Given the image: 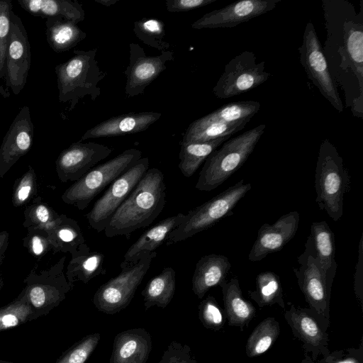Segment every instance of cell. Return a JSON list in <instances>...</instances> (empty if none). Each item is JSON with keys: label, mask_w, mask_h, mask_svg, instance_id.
<instances>
[{"label": "cell", "mask_w": 363, "mask_h": 363, "mask_svg": "<svg viewBox=\"0 0 363 363\" xmlns=\"http://www.w3.org/2000/svg\"><path fill=\"white\" fill-rule=\"evenodd\" d=\"M326 39L323 52L345 106L363 118V0L356 12L347 0H322Z\"/></svg>", "instance_id": "obj_1"}, {"label": "cell", "mask_w": 363, "mask_h": 363, "mask_svg": "<svg viewBox=\"0 0 363 363\" xmlns=\"http://www.w3.org/2000/svg\"><path fill=\"white\" fill-rule=\"evenodd\" d=\"M163 173L149 168L127 199L113 213L104 230L108 238L125 235L149 226L162 213L166 203Z\"/></svg>", "instance_id": "obj_2"}, {"label": "cell", "mask_w": 363, "mask_h": 363, "mask_svg": "<svg viewBox=\"0 0 363 363\" xmlns=\"http://www.w3.org/2000/svg\"><path fill=\"white\" fill-rule=\"evenodd\" d=\"M97 49L74 50L67 61L56 65L59 101L69 103V111L75 108L80 99L89 96L95 101L101 94L99 82L105 77L96 59Z\"/></svg>", "instance_id": "obj_3"}, {"label": "cell", "mask_w": 363, "mask_h": 363, "mask_svg": "<svg viewBox=\"0 0 363 363\" xmlns=\"http://www.w3.org/2000/svg\"><path fill=\"white\" fill-rule=\"evenodd\" d=\"M266 128L259 124L238 136L227 140L205 160L196 189L210 191L238 170L253 152Z\"/></svg>", "instance_id": "obj_4"}, {"label": "cell", "mask_w": 363, "mask_h": 363, "mask_svg": "<svg viewBox=\"0 0 363 363\" xmlns=\"http://www.w3.org/2000/svg\"><path fill=\"white\" fill-rule=\"evenodd\" d=\"M350 186V177L342 157L332 143L324 139L320 145L315 167V201L319 208L334 221L339 220L343 214L344 196Z\"/></svg>", "instance_id": "obj_5"}, {"label": "cell", "mask_w": 363, "mask_h": 363, "mask_svg": "<svg viewBox=\"0 0 363 363\" xmlns=\"http://www.w3.org/2000/svg\"><path fill=\"white\" fill-rule=\"evenodd\" d=\"M252 189L250 183L241 179L203 204L184 215L182 222L168 235L167 245L174 244L205 230L232 214L237 203Z\"/></svg>", "instance_id": "obj_6"}, {"label": "cell", "mask_w": 363, "mask_h": 363, "mask_svg": "<svg viewBox=\"0 0 363 363\" xmlns=\"http://www.w3.org/2000/svg\"><path fill=\"white\" fill-rule=\"evenodd\" d=\"M141 156L140 150L130 148L93 167L66 191L65 200L80 210L86 208L106 186L133 167Z\"/></svg>", "instance_id": "obj_7"}, {"label": "cell", "mask_w": 363, "mask_h": 363, "mask_svg": "<svg viewBox=\"0 0 363 363\" xmlns=\"http://www.w3.org/2000/svg\"><path fill=\"white\" fill-rule=\"evenodd\" d=\"M156 255L155 251L144 255L135 264L100 286L92 299L97 310L112 315L128 306Z\"/></svg>", "instance_id": "obj_8"}, {"label": "cell", "mask_w": 363, "mask_h": 363, "mask_svg": "<svg viewBox=\"0 0 363 363\" xmlns=\"http://www.w3.org/2000/svg\"><path fill=\"white\" fill-rule=\"evenodd\" d=\"M271 76L265 71V62H257L251 51H243L232 58L213 88L219 99H228L252 90Z\"/></svg>", "instance_id": "obj_9"}, {"label": "cell", "mask_w": 363, "mask_h": 363, "mask_svg": "<svg viewBox=\"0 0 363 363\" xmlns=\"http://www.w3.org/2000/svg\"><path fill=\"white\" fill-rule=\"evenodd\" d=\"M298 52L301 64L309 79L333 108L342 113L343 104L337 86L330 73L315 27L310 21L305 27L303 43Z\"/></svg>", "instance_id": "obj_10"}, {"label": "cell", "mask_w": 363, "mask_h": 363, "mask_svg": "<svg viewBox=\"0 0 363 363\" xmlns=\"http://www.w3.org/2000/svg\"><path fill=\"white\" fill-rule=\"evenodd\" d=\"M149 159L141 157L133 167L116 179L86 215L91 228L98 233L105 230L111 218L149 169Z\"/></svg>", "instance_id": "obj_11"}, {"label": "cell", "mask_w": 363, "mask_h": 363, "mask_svg": "<svg viewBox=\"0 0 363 363\" xmlns=\"http://www.w3.org/2000/svg\"><path fill=\"white\" fill-rule=\"evenodd\" d=\"M30 46L21 18L11 13V28L8 38L5 64V86L18 95L24 88L30 67Z\"/></svg>", "instance_id": "obj_12"}, {"label": "cell", "mask_w": 363, "mask_h": 363, "mask_svg": "<svg viewBox=\"0 0 363 363\" xmlns=\"http://www.w3.org/2000/svg\"><path fill=\"white\" fill-rule=\"evenodd\" d=\"M129 64L123 72L125 77V92L128 97L144 93L145 88L167 69V63L174 58L172 50H164L155 56H147L138 43L129 44Z\"/></svg>", "instance_id": "obj_13"}, {"label": "cell", "mask_w": 363, "mask_h": 363, "mask_svg": "<svg viewBox=\"0 0 363 363\" xmlns=\"http://www.w3.org/2000/svg\"><path fill=\"white\" fill-rule=\"evenodd\" d=\"M297 261L298 267L293 268L300 289L309 304L323 312L327 308L330 284L315 257L311 235L306 240L305 250Z\"/></svg>", "instance_id": "obj_14"}, {"label": "cell", "mask_w": 363, "mask_h": 363, "mask_svg": "<svg viewBox=\"0 0 363 363\" xmlns=\"http://www.w3.org/2000/svg\"><path fill=\"white\" fill-rule=\"evenodd\" d=\"M281 0H242L211 11L191 24L194 29L233 28L274 9Z\"/></svg>", "instance_id": "obj_15"}, {"label": "cell", "mask_w": 363, "mask_h": 363, "mask_svg": "<svg viewBox=\"0 0 363 363\" xmlns=\"http://www.w3.org/2000/svg\"><path fill=\"white\" fill-rule=\"evenodd\" d=\"M300 215L291 211L281 216L273 224L264 223L259 229L248 255L250 262H257L268 255L280 251L296 235Z\"/></svg>", "instance_id": "obj_16"}, {"label": "cell", "mask_w": 363, "mask_h": 363, "mask_svg": "<svg viewBox=\"0 0 363 363\" xmlns=\"http://www.w3.org/2000/svg\"><path fill=\"white\" fill-rule=\"evenodd\" d=\"M111 152L112 149L104 145L79 141L61 152L57 167L65 179L79 180Z\"/></svg>", "instance_id": "obj_17"}, {"label": "cell", "mask_w": 363, "mask_h": 363, "mask_svg": "<svg viewBox=\"0 0 363 363\" xmlns=\"http://www.w3.org/2000/svg\"><path fill=\"white\" fill-rule=\"evenodd\" d=\"M162 116L153 111L130 112L105 120L87 130L82 140L90 138L121 136L147 130Z\"/></svg>", "instance_id": "obj_18"}, {"label": "cell", "mask_w": 363, "mask_h": 363, "mask_svg": "<svg viewBox=\"0 0 363 363\" xmlns=\"http://www.w3.org/2000/svg\"><path fill=\"white\" fill-rule=\"evenodd\" d=\"M151 335L142 328L116 335L109 363H146L152 350Z\"/></svg>", "instance_id": "obj_19"}, {"label": "cell", "mask_w": 363, "mask_h": 363, "mask_svg": "<svg viewBox=\"0 0 363 363\" xmlns=\"http://www.w3.org/2000/svg\"><path fill=\"white\" fill-rule=\"evenodd\" d=\"M34 125L31 121L30 108L25 106L21 108L6 134L0 150V162L11 164L27 152L33 143Z\"/></svg>", "instance_id": "obj_20"}, {"label": "cell", "mask_w": 363, "mask_h": 363, "mask_svg": "<svg viewBox=\"0 0 363 363\" xmlns=\"http://www.w3.org/2000/svg\"><path fill=\"white\" fill-rule=\"evenodd\" d=\"M184 213H179L166 218L145 230L128 249L120 266L122 269L135 264L142 256L155 252L166 242L169 234L183 220Z\"/></svg>", "instance_id": "obj_21"}, {"label": "cell", "mask_w": 363, "mask_h": 363, "mask_svg": "<svg viewBox=\"0 0 363 363\" xmlns=\"http://www.w3.org/2000/svg\"><path fill=\"white\" fill-rule=\"evenodd\" d=\"M230 267L228 258L222 255L210 254L200 258L191 279L194 294L202 298L211 288L220 286L225 280Z\"/></svg>", "instance_id": "obj_22"}, {"label": "cell", "mask_w": 363, "mask_h": 363, "mask_svg": "<svg viewBox=\"0 0 363 363\" xmlns=\"http://www.w3.org/2000/svg\"><path fill=\"white\" fill-rule=\"evenodd\" d=\"M26 11L41 18L62 17L76 24L84 21L82 4L71 0H18Z\"/></svg>", "instance_id": "obj_23"}, {"label": "cell", "mask_w": 363, "mask_h": 363, "mask_svg": "<svg viewBox=\"0 0 363 363\" xmlns=\"http://www.w3.org/2000/svg\"><path fill=\"white\" fill-rule=\"evenodd\" d=\"M311 237L315 257L331 285L337 269L335 261V235L326 221L313 222L311 226Z\"/></svg>", "instance_id": "obj_24"}, {"label": "cell", "mask_w": 363, "mask_h": 363, "mask_svg": "<svg viewBox=\"0 0 363 363\" xmlns=\"http://www.w3.org/2000/svg\"><path fill=\"white\" fill-rule=\"evenodd\" d=\"M45 35L50 47L57 53L69 50L86 37L76 23L62 17L46 19Z\"/></svg>", "instance_id": "obj_25"}, {"label": "cell", "mask_w": 363, "mask_h": 363, "mask_svg": "<svg viewBox=\"0 0 363 363\" xmlns=\"http://www.w3.org/2000/svg\"><path fill=\"white\" fill-rule=\"evenodd\" d=\"M176 289V272L172 267H165L146 284L141 294L147 311L152 306L166 308L171 302Z\"/></svg>", "instance_id": "obj_26"}, {"label": "cell", "mask_w": 363, "mask_h": 363, "mask_svg": "<svg viewBox=\"0 0 363 363\" xmlns=\"http://www.w3.org/2000/svg\"><path fill=\"white\" fill-rule=\"evenodd\" d=\"M220 286L229 323L239 326L246 324L253 317L255 309L243 298L238 278H232L229 281L225 280Z\"/></svg>", "instance_id": "obj_27"}, {"label": "cell", "mask_w": 363, "mask_h": 363, "mask_svg": "<svg viewBox=\"0 0 363 363\" xmlns=\"http://www.w3.org/2000/svg\"><path fill=\"white\" fill-rule=\"evenodd\" d=\"M231 135L206 142L181 143L178 167L186 177H191L207 157Z\"/></svg>", "instance_id": "obj_28"}, {"label": "cell", "mask_w": 363, "mask_h": 363, "mask_svg": "<svg viewBox=\"0 0 363 363\" xmlns=\"http://www.w3.org/2000/svg\"><path fill=\"white\" fill-rule=\"evenodd\" d=\"M249 120H241L234 123L207 122L195 120L189 124L183 135L181 143L190 142H206L234 133L244 128Z\"/></svg>", "instance_id": "obj_29"}, {"label": "cell", "mask_w": 363, "mask_h": 363, "mask_svg": "<svg viewBox=\"0 0 363 363\" xmlns=\"http://www.w3.org/2000/svg\"><path fill=\"white\" fill-rule=\"evenodd\" d=\"M260 103L256 101H242L225 104L214 111L196 119L199 122L234 123L249 120L260 109Z\"/></svg>", "instance_id": "obj_30"}, {"label": "cell", "mask_w": 363, "mask_h": 363, "mask_svg": "<svg viewBox=\"0 0 363 363\" xmlns=\"http://www.w3.org/2000/svg\"><path fill=\"white\" fill-rule=\"evenodd\" d=\"M133 33L143 43L158 50H167L170 46L169 43L164 40V25L160 19L143 18L135 21Z\"/></svg>", "instance_id": "obj_31"}, {"label": "cell", "mask_w": 363, "mask_h": 363, "mask_svg": "<svg viewBox=\"0 0 363 363\" xmlns=\"http://www.w3.org/2000/svg\"><path fill=\"white\" fill-rule=\"evenodd\" d=\"M279 333L278 323L269 318L262 321L248 338L246 352L249 357L259 355L272 346Z\"/></svg>", "instance_id": "obj_32"}, {"label": "cell", "mask_w": 363, "mask_h": 363, "mask_svg": "<svg viewBox=\"0 0 363 363\" xmlns=\"http://www.w3.org/2000/svg\"><path fill=\"white\" fill-rule=\"evenodd\" d=\"M259 306L282 303V288L279 277L273 272L259 273L256 278V289L249 291Z\"/></svg>", "instance_id": "obj_33"}, {"label": "cell", "mask_w": 363, "mask_h": 363, "mask_svg": "<svg viewBox=\"0 0 363 363\" xmlns=\"http://www.w3.org/2000/svg\"><path fill=\"white\" fill-rule=\"evenodd\" d=\"M34 320L32 308L26 297L0 308V332L18 327Z\"/></svg>", "instance_id": "obj_34"}, {"label": "cell", "mask_w": 363, "mask_h": 363, "mask_svg": "<svg viewBox=\"0 0 363 363\" xmlns=\"http://www.w3.org/2000/svg\"><path fill=\"white\" fill-rule=\"evenodd\" d=\"M104 258L100 252H89L77 256L72 262V277L86 284L91 279L105 274Z\"/></svg>", "instance_id": "obj_35"}, {"label": "cell", "mask_w": 363, "mask_h": 363, "mask_svg": "<svg viewBox=\"0 0 363 363\" xmlns=\"http://www.w3.org/2000/svg\"><path fill=\"white\" fill-rule=\"evenodd\" d=\"M12 9L13 5L10 0H0V95L4 98L10 96V93L4 88L3 82H5L6 55Z\"/></svg>", "instance_id": "obj_36"}, {"label": "cell", "mask_w": 363, "mask_h": 363, "mask_svg": "<svg viewBox=\"0 0 363 363\" xmlns=\"http://www.w3.org/2000/svg\"><path fill=\"white\" fill-rule=\"evenodd\" d=\"M101 334L86 335L64 352L55 363H85L97 347Z\"/></svg>", "instance_id": "obj_37"}, {"label": "cell", "mask_w": 363, "mask_h": 363, "mask_svg": "<svg viewBox=\"0 0 363 363\" xmlns=\"http://www.w3.org/2000/svg\"><path fill=\"white\" fill-rule=\"evenodd\" d=\"M291 321L301 337L308 343L318 345L323 337V333L316 321L302 312H293Z\"/></svg>", "instance_id": "obj_38"}, {"label": "cell", "mask_w": 363, "mask_h": 363, "mask_svg": "<svg viewBox=\"0 0 363 363\" xmlns=\"http://www.w3.org/2000/svg\"><path fill=\"white\" fill-rule=\"evenodd\" d=\"M199 315L202 324L207 328L217 330L223 323L221 311L216 299L207 296L199 306Z\"/></svg>", "instance_id": "obj_39"}, {"label": "cell", "mask_w": 363, "mask_h": 363, "mask_svg": "<svg viewBox=\"0 0 363 363\" xmlns=\"http://www.w3.org/2000/svg\"><path fill=\"white\" fill-rule=\"evenodd\" d=\"M159 363H198L191 347L177 341H172L164 352Z\"/></svg>", "instance_id": "obj_40"}, {"label": "cell", "mask_w": 363, "mask_h": 363, "mask_svg": "<svg viewBox=\"0 0 363 363\" xmlns=\"http://www.w3.org/2000/svg\"><path fill=\"white\" fill-rule=\"evenodd\" d=\"M217 0H166L167 10L171 13L188 11L208 6Z\"/></svg>", "instance_id": "obj_41"}, {"label": "cell", "mask_w": 363, "mask_h": 363, "mask_svg": "<svg viewBox=\"0 0 363 363\" xmlns=\"http://www.w3.org/2000/svg\"><path fill=\"white\" fill-rule=\"evenodd\" d=\"M363 235H362L358 250V260L356 264L355 273H354V288L355 291L359 288V291L362 292V259H363Z\"/></svg>", "instance_id": "obj_42"}, {"label": "cell", "mask_w": 363, "mask_h": 363, "mask_svg": "<svg viewBox=\"0 0 363 363\" xmlns=\"http://www.w3.org/2000/svg\"><path fill=\"white\" fill-rule=\"evenodd\" d=\"M36 216L42 223H45L49 218V213L44 206H39L36 209Z\"/></svg>", "instance_id": "obj_43"}, {"label": "cell", "mask_w": 363, "mask_h": 363, "mask_svg": "<svg viewBox=\"0 0 363 363\" xmlns=\"http://www.w3.org/2000/svg\"><path fill=\"white\" fill-rule=\"evenodd\" d=\"M33 250L35 255H40L43 250L41 240L37 236L33 238Z\"/></svg>", "instance_id": "obj_44"}, {"label": "cell", "mask_w": 363, "mask_h": 363, "mask_svg": "<svg viewBox=\"0 0 363 363\" xmlns=\"http://www.w3.org/2000/svg\"><path fill=\"white\" fill-rule=\"evenodd\" d=\"M30 191V186H22L18 192V197L19 200L25 201L28 198Z\"/></svg>", "instance_id": "obj_45"}, {"label": "cell", "mask_w": 363, "mask_h": 363, "mask_svg": "<svg viewBox=\"0 0 363 363\" xmlns=\"http://www.w3.org/2000/svg\"><path fill=\"white\" fill-rule=\"evenodd\" d=\"M95 2L104 6H111L116 4L119 0H94Z\"/></svg>", "instance_id": "obj_46"}, {"label": "cell", "mask_w": 363, "mask_h": 363, "mask_svg": "<svg viewBox=\"0 0 363 363\" xmlns=\"http://www.w3.org/2000/svg\"><path fill=\"white\" fill-rule=\"evenodd\" d=\"M335 363H359V362L354 358H347V359L336 362Z\"/></svg>", "instance_id": "obj_47"}, {"label": "cell", "mask_w": 363, "mask_h": 363, "mask_svg": "<svg viewBox=\"0 0 363 363\" xmlns=\"http://www.w3.org/2000/svg\"><path fill=\"white\" fill-rule=\"evenodd\" d=\"M0 363H13V362H9V361H5V360H0Z\"/></svg>", "instance_id": "obj_48"}]
</instances>
